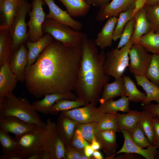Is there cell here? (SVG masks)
<instances>
[{
    "label": "cell",
    "instance_id": "6da1fadb",
    "mask_svg": "<svg viewBox=\"0 0 159 159\" xmlns=\"http://www.w3.org/2000/svg\"><path fill=\"white\" fill-rule=\"evenodd\" d=\"M82 58L81 47L54 40L31 65H27L24 82L29 93L40 98L74 90Z\"/></svg>",
    "mask_w": 159,
    "mask_h": 159
},
{
    "label": "cell",
    "instance_id": "7a4b0ae2",
    "mask_svg": "<svg viewBox=\"0 0 159 159\" xmlns=\"http://www.w3.org/2000/svg\"><path fill=\"white\" fill-rule=\"evenodd\" d=\"M97 47L94 40L88 37L82 42V58L74 90L86 104L95 105L104 85L110 80L103 68L106 54L103 49L99 52Z\"/></svg>",
    "mask_w": 159,
    "mask_h": 159
},
{
    "label": "cell",
    "instance_id": "3957f363",
    "mask_svg": "<svg viewBox=\"0 0 159 159\" xmlns=\"http://www.w3.org/2000/svg\"><path fill=\"white\" fill-rule=\"evenodd\" d=\"M38 112L26 98L16 97L13 93L0 101V116H14L29 125L44 127L46 122L42 121Z\"/></svg>",
    "mask_w": 159,
    "mask_h": 159
},
{
    "label": "cell",
    "instance_id": "277c9868",
    "mask_svg": "<svg viewBox=\"0 0 159 159\" xmlns=\"http://www.w3.org/2000/svg\"><path fill=\"white\" fill-rule=\"evenodd\" d=\"M43 33L49 34L54 39L71 46L81 47L83 40L87 37L84 32L74 30L69 26L51 19H46L42 27Z\"/></svg>",
    "mask_w": 159,
    "mask_h": 159
},
{
    "label": "cell",
    "instance_id": "5b68a950",
    "mask_svg": "<svg viewBox=\"0 0 159 159\" xmlns=\"http://www.w3.org/2000/svg\"><path fill=\"white\" fill-rule=\"evenodd\" d=\"M51 119L48 118L46 125L36 130L16 139L17 149L26 159L33 154L40 153L46 148L49 135Z\"/></svg>",
    "mask_w": 159,
    "mask_h": 159
},
{
    "label": "cell",
    "instance_id": "8992f818",
    "mask_svg": "<svg viewBox=\"0 0 159 159\" xmlns=\"http://www.w3.org/2000/svg\"><path fill=\"white\" fill-rule=\"evenodd\" d=\"M133 44L131 38L120 49L113 48L106 54L103 68L106 74L115 79L122 77L129 64V53Z\"/></svg>",
    "mask_w": 159,
    "mask_h": 159
},
{
    "label": "cell",
    "instance_id": "52a82bcc",
    "mask_svg": "<svg viewBox=\"0 0 159 159\" xmlns=\"http://www.w3.org/2000/svg\"><path fill=\"white\" fill-rule=\"evenodd\" d=\"M32 9L27 0H19L16 14L9 28L14 52L28 40L26 17Z\"/></svg>",
    "mask_w": 159,
    "mask_h": 159
},
{
    "label": "cell",
    "instance_id": "ba28073f",
    "mask_svg": "<svg viewBox=\"0 0 159 159\" xmlns=\"http://www.w3.org/2000/svg\"><path fill=\"white\" fill-rule=\"evenodd\" d=\"M43 0H33L32 9L29 13V19L27 25L28 40L35 42L44 36L42 27L46 14L42 7Z\"/></svg>",
    "mask_w": 159,
    "mask_h": 159
},
{
    "label": "cell",
    "instance_id": "9c48e42d",
    "mask_svg": "<svg viewBox=\"0 0 159 159\" xmlns=\"http://www.w3.org/2000/svg\"><path fill=\"white\" fill-rule=\"evenodd\" d=\"M130 60L128 66L130 73L134 75L145 76L151 61L152 54L143 46L133 43L129 53Z\"/></svg>",
    "mask_w": 159,
    "mask_h": 159
},
{
    "label": "cell",
    "instance_id": "30bf717a",
    "mask_svg": "<svg viewBox=\"0 0 159 159\" xmlns=\"http://www.w3.org/2000/svg\"><path fill=\"white\" fill-rule=\"evenodd\" d=\"M105 114L101 112L98 107L92 103L87 104L82 107L60 113V114L69 117L78 124L99 122Z\"/></svg>",
    "mask_w": 159,
    "mask_h": 159
},
{
    "label": "cell",
    "instance_id": "8fae6325",
    "mask_svg": "<svg viewBox=\"0 0 159 159\" xmlns=\"http://www.w3.org/2000/svg\"><path fill=\"white\" fill-rule=\"evenodd\" d=\"M40 128L29 125L14 116H0V130L13 134L16 139Z\"/></svg>",
    "mask_w": 159,
    "mask_h": 159
},
{
    "label": "cell",
    "instance_id": "7c38bea8",
    "mask_svg": "<svg viewBox=\"0 0 159 159\" xmlns=\"http://www.w3.org/2000/svg\"><path fill=\"white\" fill-rule=\"evenodd\" d=\"M124 138V143L121 148L108 159H113L116 155L124 153H135L138 154L146 159H155L157 150L158 148L156 145H151L146 149L142 148L135 143L130 136V132L126 130L121 132Z\"/></svg>",
    "mask_w": 159,
    "mask_h": 159
},
{
    "label": "cell",
    "instance_id": "4fadbf2b",
    "mask_svg": "<svg viewBox=\"0 0 159 159\" xmlns=\"http://www.w3.org/2000/svg\"><path fill=\"white\" fill-rule=\"evenodd\" d=\"M136 0H112L110 2L100 7L95 19L98 21H103L112 17H117L120 13L134 7Z\"/></svg>",
    "mask_w": 159,
    "mask_h": 159
},
{
    "label": "cell",
    "instance_id": "5bb4252c",
    "mask_svg": "<svg viewBox=\"0 0 159 159\" xmlns=\"http://www.w3.org/2000/svg\"><path fill=\"white\" fill-rule=\"evenodd\" d=\"M49 8V12L46 18L54 19L60 23L69 26L75 30L79 31L83 24L80 21L74 19L67 11L59 7L54 0H43Z\"/></svg>",
    "mask_w": 159,
    "mask_h": 159
},
{
    "label": "cell",
    "instance_id": "9a60e30c",
    "mask_svg": "<svg viewBox=\"0 0 159 159\" xmlns=\"http://www.w3.org/2000/svg\"><path fill=\"white\" fill-rule=\"evenodd\" d=\"M27 56L28 49L25 44H22L14 52L9 63L10 69L18 81L24 82Z\"/></svg>",
    "mask_w": 159,
    "mask_h": 159
},
{
    "label": "cell",
    "instance_id": "2e32d148",
    "mask_svg": "<svg viewBox=\"0 0 159 159\" xmlns=\"http://www.w3.org/2000/svg\"><path fill=\"white\" fill-rule=\"evenodd\" d=\"M17 81L9 64H5L0 66V101L6 96L13 93Z\"/></svg>",
    "mask_w": 159,
    "mask_h": 159
},
{
    "label": "cell",
    "instance_id": "e0dca14e",
    "mask_svg": "<svg viewBox=\"0 0 159 159\" xmlns=\"http://www.w3.org/2000/svg\"><path fill=\"white\" fill-rule=\"evenodd\" d=\"M77 96L72 91L63 94L52 93L47 95L40 100H36L32 104L38 112L47 115L49 110L57 100L62 99L74 100Z\"/></svg>",
    "mask_w": 159,
    "mask_h": 159
},
{
    "label": "cell",
    "instance_id": "ac0fdd59",
    "mask_svg": "<svg viewBox=\"0 0 159 159\" xmlns=\"http://www.w3.org/2000/svg\"><path fill=\"white\" fill-rule=\"evenodd\" d=\"M118 19L117 17H113L107 19L97 34L94 41L101 49L111 46Z\"/></svg>",
    "mask_w": 159,
    "mask_h": 159
},
{
    "label": "cell",
    "instance_id": "d6986e66",
    "mask_svg": "<svg viewBox=\"0 0 159 159\" xmlns=\"http://www.w3.org/2000/svg\"><path fill=\"white\" fill-rule=\"evenodd\" d=\"M47 149L49 151L51 159H65L64 144L56 130V123L52 120Z\"/></svg>",
    "mask_w": 159,
    "mask_h": 159
},
{
    "label": "cell",
    "instance_id": "ffe728a7",
    "mask_svg": "<svg viewBox=\"0 0 159 159\" xmlns=\"http://www.w3.org/2000/svg\"><path fill=\"white\" fill-rule=\"evenodd\" d=\"M77 123L60 114L57 120L56 130L64 145H69L76 129Z\"/></svg>",
    "mask_w": 159,
    "mask_h": 159
},
{
    "label": "cell",
    "instance_id": "44dd1931",
    "mask_svg": "<svg viewBox=\"0 0 159 159\" xmlns=\"http://www.w3.org/2000/svg\"><path fill=\"white\" fill-rule=\"evenodd\" d=\"M115 132L113 130L98 131L95 135L100 145V149L106 156L105 159H108L115 153L117 147Z\"/></svg>",
    "mask_w": 159,
    "mask_h": 159
},
{
    "label": "cell",
    "instance_id": "7402d4cb",
    "mask_svg": "<svg viewBox=\"0 0 159 159\" xmlns=\"http://www.w3.org/2000/svg\"><path fill=\"white\" fill-rule=\"evenodd\" d=\"M14 53L9 28L0 26V66L9 64Z\"/></svg>",
    "mask_w": 159,
    "mask_h": 159
},
{
    "label": "cell",
    "instance_id": "603a6c76",
    "mask_svg": "<svg viewBox=\"0 0 159 159\" xmlns=\"http://www.w3.org/2000/svg\"><path fill=\"white\" fill-rule=\"evenodd\" d=\"M54 40L51 35L47 34L35 42L28 40L26 43L28 49L27 65L34 64L41 53Z\"/></svg>",
    "mask_w": 159,
    "mask_h": 159
},
{
    "label": "cell",
    "instance_id": "cb8c5ba5",
    "mask_svg": "<svg viewBox=\"0 0 159 159\" xmlns=\"http://www.w3.org/2000/svg\"><path fill=\"white\" fill-rule=\"evenodd\" d=\"M133 18L135 20V24L134 32L131 38L133 43H136L142 36L151 30V25L147 17L146 6L139 10Z\"/></svg>",
    "mask_w": 159,
    "mask_h": 159
},
{
    "label": "cell",
    "instance_id": "d4e9b609",
    "mask_svg": "<svg viewBox=\"0 0 159 159\" xmlns=\"http://www.w3.org/2000/svg\"><path fill=\"white\" fill-rule=\"evenodd\" d=\"M124 95L125 94L122 77L115 79L111 83L107 82L104 85L99 102L101 104L115 97Z\"/></svg>",
    "mask_w": 159,
    "mask_h": 159
},
{
    "label": "cell",
    "instance_id": "484cf974",
    "mask_svg": "<svg viewBox=\"0 0 159 159\" xmlns=\"http://www.w3.org/2000/svg\"><path fill=\"white\" fill-rule=\"evenodd\" d=\"M137 85L141 86L146 93V98L142 105L154 101L159 103V87L150 81L145 76L134 75Z\"/></svg>",
    "mask_w": 159,
    "mask_h": 159
},
{
    "label": "cell",
    "instance_id": "4316f807",
    "mask_svg": "<svg viewBox=\"0 0 159 159\" xmlns=\"http://www.w3.org/2000/svg\"><path fill=\"white\" fill-rule=\"evenodd\" d=\"M129 102L128 97L124 95L117 100L115 101L112 99L100 104L98 108L104 114H116L118 111L128 112L131 110Z\"/></svg>",
    "mask_w": 159,
    "mask_h": 159
},
{
    "label": "cell",
    "instance_id": "83f0119b",
    "mask_svg": "<svg viewBox=\"0 0 159 159\" xmlns=\"http://www.w3.org/2000/svg\"><path fill=\"white\" fill-rule=\"evenodd\" d=\"M127 113L115 114L119 132L125 130L131 132L137 124L140 112L131 110Z\"/></svg>",
    "mask_w": 159,
    "mask_h": 159
},
{
    "label": "cell",
    "instance_id": "f1b7e54d",
    "mask_svg": "<svg viewBox=\"0 0 159 159\" xmlns=\"http://www.w3.org/2000/svg\"><path fill=\"white\" fill-rule=\"evenodd\" d=\"M19 0H0V11L3 22L0 26L10 28L17 10Z\"/></svg>",
    "mask_w": 159,
    "mask_h": 159
},
{
    "label": "cell",
    "instance_id": "f546056e",
    "mask_svg": "<svg viewBox=\"0 0 159 159\" xmlns=\"http://www.w3.org/2000/svg\"><path fill=\"white\" fill-rule=\"evenodd\" d=\"M59 0L72 17L85 16L89 12L91 6L85 0Z\"/></svg>",
    "mask_w": 159,
    "mask_h": 159
},
{
    "label": "cell",
    "instance_id": "4dcf8cb0",
    "mask_svg": "<svg viewBox=\"0 0 159 159\" xmlns=\"http://www.w3.org/2000/svg\"><path fill=\"white\" fill-rule=\"evenodd\" d=\"M154 115L148 111L140 112L138 123L140 125L151 145H155L153 119Z\"/></svg>",
    "mask_w": 159,
    "mask_h": 159
},
{
    "label": "cell",
    "instance_id": "1f68e13d",
    "mask_svg": "<svg viewBox=\"0 0 159 159\" xmlns=\"http://www.w3.org/2000/svg\"><path fill=\"white\" fill-rule=\"evenodd\" d=\"M86 104L78 97L74 100L62 99L56 101L49 110V114L57 115L62 112L67 111L83 106Z\"/></svg>",
    "mask_w": 159,
    "mask_h": 159
},
{
    "label": "cell",
    "instance_id": "d6a6232c",
    "mask_svg": "<svg viewBox=\"0 0 159 159\" xmlns=\"http://www.w3.org/2000/svg\"><path fill=\"white\" fill-rule=\"evenodd\" d=\"M122 78L125 95L129 101L143 102L146 99V94L138 89L135 82L130 77L124 75Z\"/></svg>",
    "mask_w": 159,
    "mask_h": 159
},
{
    "label": "cell",
    "instance_id": "836d02e7",
    "mask_svg": "<svg viewBox=\"0 0 159 159\" xmlns=\"http://www.w3.org/2000/svg\"><path fill=\"white\" fill-rule=\"evenodd\" d=\"M136 43L141 45L153 54H159V34L151 30L142 36Z\"/></svg>",
    "mask_w": 159,
    "mask_h": 159
},
{
    "label": "cell",
    "instance_id": "e575fe53",
    "mask_svg": "<svg viewBox=\"0 0 159 159\" xmlns=\"http://www.w3.org/2000/svg\"><path fill=\"white\" fill-rule=\"evenodd\" d=\"M134 8L131 7L119 14L114 31L113 41H116L120 39L125 25L133 18Z\"/></svg>",
    "mask_w": 159,
    "mask_h": 159
},
{
    "label": "cell",
    "instance_id": "d590c367",
    "mask_svg": "<svg viewBox=\"0 0 159 159\" xmlns=\"http://www.w3.org/2000/svg\"><path fill=\"white\" fill-rule=\"evenodd\" d=\"M116 114H106L101 121L98 122V130H113L116 132H119Z\"/></svg>",
    "mask_w": 159,
    "mask_h": 159
},
{
    "label": "cell",
    "instance_id": "8d00e7d4",
    "mask_svg": "<svg viewBox=\"0 0 159 159\" xmlns=\"http://www.w3.org/2000/svg\"><path fill=\"white\" fill-rule=\"evenodd\" d=\"M98 122H93L83 124L77 123L76 129L81 132L83 138L91 144L93 138L98 131Z\"/></svg>",
    "mask_w": 159,
    "mask_h": 159
},
{
    "label": "cell",
    "instance_id": "74e56055",
    "mask_svg": "<svg viewBox=\"0 0 159 159\" xmlns=\"http://www.w3.org/2000/svg\"><path fill=\"white\" fill-rule=\"evenodd\" d=\"M145 76L159 87V54H152L150 66Z\"/></svg>",
    "mask_w": 159,
    "mask_h": 159
},
{
    "label": "cell",
    "instance_id": "f35d334b",
    "mask_svg": "<svg viewBox=\"0 0 159 159\" xmlns=\"http://www.w3.org/2000/svg\"><path fill=\"white\" fill-rule=\"evenodd\" d=\"M146 7L147 16L151 30L159 34V4Z\"/></svg>",
    "mask_w": 159,
    "mask_h": 159
},
{
    "label": "cell",
    "instance_id": "ab89813d",
    "mask_svg": "<svg viewBox=\"0 0 159 159\" xmlns=\"http://www.w3.org/2000/svg\"><path fill=\"white\" fill-rule=\"evenodd\" d=\"M0 143L2 154H4L17 149V142L8 133L0 130Z\"/></svg>",
    "mask_w": 159,
    "mask_h": 159
},
{
    "label": "cell",
    "instance_id": "60d3db41",
    "mask_svg": "<svg viewBox=\"0 0 159 159\" xmlns=\"http://www.w3.org/2000/svg\"><path fill=\"white\" fill-rule=\"evenodd\" d=\"M130 136L133 142L142 148H148L151 145L142 129L137 124L133 131L130 132Z\"/></svg>",
    "mask_w": 159,
    "mask_h": 159
},
{
    "label": "cell",
    "instance_id": "b9f144b4",
    "mask_svg": "<svg viewBox=\"0 0 159 159\" xmlns=\"http://www.w3.org/2000/svg\"><path fill=\"white\" fill-rule=\"evenodd\" d=\"M135 21L134 18L130 20L125 25L120 38L117 47L120 49L125 45L132 36L134 30Z\"/></svg>",
    "mask_w": 159,
    "mask_h": 159
},
{
    "label": "cell",
    "instance_id": "7bdbcfd3",
    "mask_svg": "<svg viewBox=\"0 0 159 159\" xmlns=\"http://www.w3.org/2000/svg\"><path fill=\"white\" fill-rule=\"evenodd\" d=\"M90 144L83 137L80 130H76L70 145L80 152H84L85 147Z\"/></svg>",
    "mask_w": 159,
    "mask_h": 159
},
{
    "label": "cell",
    "instance_id": "ee69618b",
    "mask_svg": "<svg viewBox=\"0 0 159 159\" xmlns=\"http://www.w3.org/2000/svg\"><path fill=\"white\" fill-rule=\"evenodd\" d=\"M66 159H81L82 153L69 145H64Z\"/></svg>",
    "mask_w": 159,
    "mask_h": 159
},
{
    "label": "cell",
    "instance_id": "f6af8a7d",
    "mask_svg": "<svg viewBox=\"0 0 159 159\" xmlns=\"http://www.w3.org/2000/svg\"><path fill=\"white\" fill-rule=\"evenodd\" d=\"M25 157L17 149L7 153L2 154L0 156V159H26Z\"/></svg>",
    "mask_w": 159,
    "mask_h": 159
},
{
    "label": "cell",
    "instance_id": "bcb514c9",
    "mask_svg": "<svg viewBox=\"0 0 159 159\" xmlns=\"http://www.w3.org/2000/svg\"><path fill=\"white\" fill-rule=\"evenodd\" d=\"M153 123L155 138V145H156L159 143V117L154 115Z\"/></svg>",
    "mask_w": 159,
    "mask_h": 159
},
{
    "label": "cell",
    "instance_id": "7dc6e473",
    "mask_svg": "<svg viewBox=\"0 0 159 159\" xmlns=\"http://www.w3.org/2000/svg\"><path fill=\"white\" fill-rule=\"evenodd\" d=\"M143 110L149 111L159 117V103L156 104L150 103L143 105Z\"/></svg>",
    "mask_w": 159,
    "mask_h": 159
},
{
    "label": "cell",
    "instance_id": "c3c4849f",
    "mask_svg": "<svg viewBox=\"0 0 159 159\" xmlns=\"http://www.w3.org/2000/svg\"><path fill=\"white\" fill-rule=\"evenodd\" d=\"M124 154L117 156L114 159H139L142 156L138 154L133 153H124Z\"/></svg>",
    "mask_w": 159,
    "mask_h": 159
},
{
    "label": "cell",
    "instance_id": "681fc988",
    "mask_svg": "<svg viewBox=\"0 0 159 159\" xmlns=\"http://www.w3.org/2000/svg\"><path fill=\"white\" fill-rule=\"evenodd\" d=\"M91 5L101 7L110 2L111 0H85Z\"/></svg>",
    "mask_w": 159,
    "mask_h": 159
},
{
    "label": "cell",
    "instance_id": "f907efd6",
    "mask_svg": "<svg viewBox=\"0 0 159 159\" xmlns=\"http://www.w3.org/2000/svg\"><path fill=\"white\" fill-rule=\"evenodd\" d=\"M147 0H136L133 10V17L140 10L143 8L146 5Z\"/></svg>",
    "mask_w": 159,
    "mask_h": 159
},
{
    "label": "cell",
    "instance_id": "816d5d0a",
    "mask_svg": "<svg viewBox=\"0 0 159 159\" xmlns=\"http://www.w3.org/2000/svg\"><path fill=\"white\" fill-rule=\"evenodd\" d=\"M94 150L92 148L90 144L86 146L84 148V152L85 155L87 157L95 159L93 156Z\"/></svg>",
    "mask_w": 159,
    "mask_h": 159
},
{
    "label": "cell",
    "instance_id": "f5cc1de1",
    "mask_svg": "<svg viewBox=\"0 0 159 159\" xmlns=\"http://www.w3.org/2000/svg\"><path fill=\"white\" fill-rule=\"evenodd\" d=\"M90 145L94 150H98L101 148L100 143L97 141L95 137L93 138Z\"/></svg>",
    "mask_w": 159,
    "mask_h": 159
},
{
    "label": "cell",
    "instance_id": "db71d44e",
    "mask_svg": "<svg viewBox=\"0 0 159 159\" xmlns=\"http://www.w3.org/2000/svg\"><path fill=\"white\" fill-rule=\"evenodd\" d=\"M41 159H51V155L48 150L45 148L42 151Z\"/></svg>",
    "mask_w": 159,
    "mask_h": 159
},
{
    "label": "cell",
    "instance_id": "11a10c76",
    "mask_svg": "<svg viewBox=\"0 0 159 159\" xmlns=\"http://www.w3.org/2000/svg\"><path fill=\"white\" fill-rule=\"evenodd\" d=\"M95 159H103V157L101 153L98 150H95L93 154Z\"/></svg>",
    "mask_w": 159,
    "mask_h": 159
},
{
    "label": "cell",
    "instance_id": "9f6ffc18",
    "mask_svg": "<svg viewBox=\"0 0 159 159\" xmlns=\"http://www.w3.org/2000/svg\"><path fill=\"white\" fill-rule=\"evenodd\" d=\"M27 159H41V153L33 154L28 156Z\"/></svg>",
    "mask_w": 159,
    "mask_h": 159
},
{
    "label": "cell",
    "instance_id": "6f0895ef",
    "mask_svg": "<svg viewBox=\"0 0 159 159\" xmlns=\"http://www.w3.org/2000/svg\"><path fill=\"white\" fill-rule=\"evenodd\" d=\"M159 4V0H147L146 5L152 6Z\"/></svg>",
    "mask_w": 159,
    "mask_h": 159
},
{
    "label": "cell",
    "instance_id": "680465c9",
    "mask_svg": "<svg viewBox=\"0 0 159 159\" xmlns=\"http://www.w3.org/2000/svg\"><path fill=\"white\" fill-rule=\"evenodd\" d=\"M155 158L156 159H159V149L157 150L155 155Z\"/></svg>",
    "mask_w": 159,
    "mask_h": 159
},
{
    "label": "cell",
    "instance_id": "91938a15",
    "mask_svg": "<svg viewBox=\"0 0 159 159\" xmlns=\"http://www.w3.org/2000/svg\"><path fill=\"white\" fill-rule=\"evenodd\" d=\"M156 146H157L158 147V148H159V143H158L157 144V145H156Z\"/></svg>",
    "mask_w": 159,
    "mask_h": 159
},
{
    "label": "cell",
    "instance_id": "94428289",
    "mask_svg": "<svg viewBox=\"0 0 159 159\" xmlns=\"http://www.w3.org/2000/svg\"><path fill=\"white\" fill-rule=\"evenodd\" d=\"M9 0V1H16V0Z\"/></svg>",
    "mask_w": 159,
    "mask_h": 159
}]
</instances>
